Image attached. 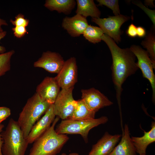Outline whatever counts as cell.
<instances>
[{
    "mask_svg": "<svg viewBox=\"0 0 155 155\" xmlns=\"http://www.w3.org/2000/svg\"><path fill=\"white\" fill-rule=\"evenodd\" d=\"M111 52L112 63L111 67L113 82L120 110L121 98L123 90L122 85L129 76L135 74L139 69L136 57L130 48L121 49L109 36L104 34L101 37Z\"/></svg>",
    "mask_w": 155,
    "mask_h": 155,
    "instance_id": "obj_1",
    "label": "cell"
},
{
    "mask_svg": "<svg viewBox=\"0 0 155 155\" xmlns=\"http://www.w3.org/2000/svg\"><path fill=\"white\" fill-rule=\"evenodd\" d=\"M60 118L57 117L50 127L36 139L28 155H56L69 140L65 134L57 133L55 127Z\"/></svg>",
    "mask_w": 155,
    "mask_h": 155,
    "instance_id": "obj_2",
    "label": "cell"
},
{
    "mask_svg": "<svg viewBox=\"0 0 155 155\" xmlns=\"http://www.w3.org/2000/svg\"><path fill=\"white\" fill-rule=\"evenodd\" d=\"M51 105L36 93L28 99L17 121L25 139L33 125Z\"/></svg>",
    "mask_w": 155,
    "mask_h": 155,
    "instance_id": "obj_3",
    "label": "cell"
},
{
    "mask_svg": "<svg viewBox=\"0 0 155 155\" xmlns=\"http://www.w3.org/2000/svg\"><path fill=\"white\" fill-rule=\"evenodd\" d=\"M1 134L3 140V155H25L29 144L17 121L10 119Z\"/></svg>",
    "mask_w": 155,
    "mask_h": 155,
    "instance_id": "obj_4",
    "label": "cell"
},
{
    "mask_svg": "<svg viewBox=\"0 0 155 155\" xmlns=\"http://www.w3.org/2000/svg\"><path fill=\"white\" fill-rule=\"evenodd\" d=\"M108 120L106 116L88 119H67L62 120L55 130L58 134H80L85 142H87L90 131L100 125L106 123Z\"/></svg>",
    "mask_w": 155,
    "mask_h": 155,
    "instance_id": "obj_5",
    "label": "cell"
},
{
    "mask_svg": "<svg viewBox=\"0 0 155 155\" xmlns=\"http://www.w3.org/2000/svg\"><path fill=\"white\" fill-rule=\"evenodd\" d=\"M130 48L137 59V66L141 70L143 77L147 79L150 82L152 90V100L155 101V75L154 70L155 69V63L150 57L146 50L139 45L133 44Z\"/></svg>",
    "mask_w": 155,
    "mask_h": 155,
    "instance_id": "obj_6",
    "label": "cell"
},
{
    "mask_svg": "<svg viewBox=\"0 0 155 155\" xmlns=\"http://www.w3.org/2000/svg\"><path fill=\"white\" fill-rule=\"evenodd\" d=\"M130 17L122 14L109 16L104 18H92L91 21L99 26L104 34L112 38L115 42L119 43L121 40L122 34L120 28Z\"/></svg>",
    "mask_w": 155,
    "mask_h": 155,
    "instance_id": "obj_7",
    "label": "cell"
},
{
    "mask_svg": "<svg viewBox=\"0 0 155 155\" xmlns=\"http://www.w3.org/2000/svg\"><path fill=\"white\" fill-rule=\"evenodd\" d=\"M74 87L60 90L54 103L53 109L56 116L63 120L68 119L76 106L77 100L73 96Z\"/></svg>",
    "mask_w": 155,
    "mask_h": 155,
    "instance_id": "obj_8",
    "label": "cell"
},
{
    "mask_svg": "<svg viewBox=\"0 0 155 155\" xmlns=\"http://www.w3.org/2000/svg\"><path fill=\"white\" fill-rule=\"evenodd\" d=\"M55 78L61 89L74 87L78 80V67L75 58L71 57L65 61L63 67Z\"/></svg>",
    "mask_w": 155,
    "mask_h": 155,
    "instance_id": "obj_9",
    "label": "cell"
},
{
    "mask_svg": "<svg viewBox=\"0 0 155 155\" xmlns=\"http://www.w3.org/2000/svg\"><path fill=\"white\" fill-rule=\"evenodd\" d=\"M81 92V99L89 109L95 113L100 108L113 104L106 96L94 88L82 89Z\"/></svg>",
    "mask_w": 155,
    "mask_h": 155,
    "instance_id": "obj_10",
    "label": "cell"
},
{
    "mask_svg": "<svg viewBox=\"0 0 155 155\" xmlns=\"http://www.w3.org/2000/svg\"><path fill=\"white\" fill-rule=\"evenodd\" d=\"M65 61L58 53L47 51L34 64L35 67L44 69L51 73H58L63 67Z\"/></svg>",
    "mask_w": 155,
    "mask_h": 155,
    "instance_id": "obj_11",
    "label": "cell"
},
{
    "mask_svg": "<svg viewBox=\"0 0 155 155\" xmlns=\"http://www.w3.org/2000/svg\"><path fill=\"white\" fill-rule=\"evenodd\" d=\"M55 116L54 112L53 104H52L44 115L32 127L26 139L29 144L33 143L50 127Z\"/></svg>",
    "mask_w": 155,
    "mask_h": 155,
    "instance_id": "obj_12",
    "label": "cell"
},
{
    "mask_svg": "<svg viewBox=\"0 0 155 155\" xmlns=\"http://www.w3.org/2000/svg\"><path fill=\"white\" fill-rule=\"evenodd\" d=\"M60 87L55 77H46L37 86L36 93L50 104H53L60 91Z\"/></svg>",
    "mask_w": 155,
    "mask_h": 155,
    "instance_id": "obj_13",
    "label": "cell"
},
{
    "mask_svg": "<svg viewBox=\"0 0 155 155\" xmlns=\"http://www.w3.org/2000/svg\"><path fill=\"white\" fill-rule=\"evenodd\" d=\"M121 135H111L106 132L96 144L94 145L88 155H108L119 141Z\"/></svg>",
    "mask_w": 155,
    "mask_h": 155,
    "instance_id": "obj_14",
    "label": "cell"
},
{
    "mask_svg": "<svg viewBox=\"0 0 155 155\" xmlns=\"http://www.w3.org/2000/svg\"><path fill=\"white\" fill-rule=\"evenodd\" d=\"M86 18L78 14L72 17H65L62 23V26L71 36L76 37L83 34L88 25Z\"/></svg>",
    "mask_w": 155,
    "mask_h": 155,
    "instance_id": "obj_15",
    "label": "cell"
},
{
    "mask_svg": "<svg viewBox=\"0 0 155 155\" xmlns=\"http://www.w3.org/2000/svg\"><path fill=\"white\" fill-rule=\"evenodd\" d=\"M136 153L130 136L128 126L125 124L120 142L108 155H137Z\"/></svg>",
    "mask_w": 155,
    "mask_h": 155,
    "instance_id": "obj_16",
    "label": "cell"
},
{
    "mask_svg": "<svg viewBox=\"0 0 155 155\" xmlns=\"http://www.w3.org/2000/svg\"><path fill=\"white\" fill-rule=\"evenodd\" d=\"M151 129L148 132L144 130V135L141 137H132L131 140L139 154H146L147 147L155 141V123L152 122Z\"/></svg>",
    "mask_w": 155,
    "mask_h": 155,
    "instance_id": "obj_17",
    "label": "cell"
},
{
    "mask_svg": "<svg viewBox=\"0 0 155 155\" xmlns=\"http://www.w3.org/2000/svg\"><path fill=\"white\" fill-rule=\"evenodd\" d=\"M76 14L81 15L86 18H100L101 12L93 0H77Z\"/></svg>",
    "mask_w": 155,
    "mask_h": 155,
    "instance_id": "obj_18",
    "label": "cell"
},
{
    "mask_svg": "<svg viewBox=\"0 0 155 155\" xmlns=\"http://www.w3.org/2000/svg\"><path fill=\"white\" fill-rule=\"evenodd\" d=\"M76 4L74 0H47L44 6L51 11L68 15L71 13Z\"/></svg>",
    "mask_w": 155,
    "mask_h": 155,
    "instance_id": "obj_19",
    "label": "cell"
},
{
    "mask_svg": "<svg viewBox=\"0 0 155 155\" xmlns=\"http://www.w3.org/2000/svg\"><path fill=\"white\" fill-rule=\"evenodd\" d=\"M95 113L89 109L82 100L80 99L77 100L74 110L68 119L83 120L94 119Z\"/></svg>",
    "mask_w": 155,
    "mask_h": 155,
    "instance_id": "obj_20",
    "label": "cell"
},
{
    "mask_svg": "<svg viewBox=\"0 0 155 155\" xmlns=\"http://www.w3.org/2000/svg\"><path fill=\"white\" fill-rule=\"evenodd\" d=\"M155 28L152 26L147 32L144 39L141 42L146 49L151 59L155 63Z\"/></svg>",
    "mask_w": 155,
    "mask_h": 155,
    "instance_id": "obj_21",
    "label": "cell"
},
{
    "mask_svg": "<svg viewBox=\"0 0 155 155\" xmlns=\"http://www.w3.org/2000/svg\"><path fill=\"white\" fill-rule=\"evenodd\" d=\"M104 34L99 27L88 25L83 34V36L88 41L94 44L100 42L101 37Z\"/></svg>",
    "mask_w": 155,
    "mask_h": 155,
    "instance_id": "obj_22",
    "label": "cell"
},
{
    "mask_svg": "<svg viewBox=\"0 0 155 155\" xmlns=\"http://www.w3.org/2000/svg\"><path fill=\"white\" fill-rule=\"evenodd\" d=\"M14 53L13 50L0 54V76L5 74L10 69V60Z\"/></svg>",
    "mask_w": 155,
    "mask_h": 155,
    "instance_id": "obj_23",
    "label": "cell"
},
{
    "mask_svg": "<svg viewBox=\"0 0 155 155\" xmlns=\"http://www.w3.org/2000/svg\"><path fill=\"white\" fill-rule=\"evenodd\" d=\"M98 6H105L112 10L115 16L120 14L118 0H97Z\"/></svg>",
    "mask_w": 155,
    "mask_h": 155,
    "instance_id": "obj_24",
    "label": "cell"
},
{
    "mask_svg": "<svg viewBox=\"0 0 155 155\" xmlns=\"http://www.w3.org/2000/svg\"><path fill=\"white\" fill-rule=\"evenodd\" d=\"M132 3L137 5L146 14L151 20L153 24V26L155 28V11L150 9L145 6L140 1H133Z\"/></svg>",
    "mask_w": 155,
    "mask_h": 155,
    "instance_id": "obj_25",
    "label": "cell"
},
{
    "mask_svg": "<svg viewBox=\"0 0 155 155\" xmlns=\"http://www.w3.org/2000/svg\"><path fill=\"white\" fill-rule=\"evenodd\" d=\"M14 20H11L10 22L15 26H23L26 27L28 24L29 20L25 19L24 16L21 14H19L16 16Z\"/></svg>",
    "mask_w": 155,
    "mask_h": 155,
    "instance_id": "obj_26",
    "label": "cell"
},
{
    "mask_svg": "<svg viewBox=\"0 0 155 155\" xmlns=\"http://www.w3.org/2000/svg\"><path fill=\"white\" fill-rule=\"evenodd\" d=\"M12 30L15 36L18 38L22 37L27 33L26 27L23 26H15L12 28Z\"/></svg>",
    "mask_w": 155,
    "mask_h": 155,
    "instance_id": "obj_27",
    "label": "cell"
},
{
    "mask_svg": "<svg viewBox=\"0 0 155 155\" xmlns=\"http://www.w3.org/2000/svg\"><path fill=\"white\" fill-rule=\"evenodd\" d=\"M11 114V111L6 107H0V124L6 119Z\"/></svg>",
    "mask_w": 155,
    "mask_h": 155,
    "instance_id": "obj_28",
    "label": "cell"
},
{
    "mask_svg": "<svg viewBox=\"0 0 155 155\" xmlns=\"http://www.w3.org/2000/svg\"><path fill=\"white\" fill-rule=\"evenodd\" d=\"M137 27L133 24L131 23L128 26L126 31L127 34L129 37L134 38L137 36Z\"/></svg>",
    "mask_w": 155,
    "mask_h": 155,
    "instance_id": "obj_29",
    "label": "cell"
},
{
    "mask_svg": "<svg viewBox=\"0 0 155 155\" xmlns=\"http://www.w3.org/2000/svg\"><path fill=\"white\" fill-rule=\"evenodd\" d=\"M137 36L139 37L145 36L146 34V32L145 29L141 26L137 27Z\"/></svg>",
    "mask_w": 155,
    "mask_h": 155,
    "instance_id": "obj_30",
    "label": "cell"
},
{
    "mask_svg": "<svg viewBox=\"0 0 155 155\" xmlns=\"http://www.w3.org/2000/svg\"><path fill=\"white\" fill-rule=\"evenodd\" d=\"M4 127L3 124H0V155H3L2 152V148L3 143V140L1 136V133Z\"/></svg>",
    "mask_w": 155,
    "mask_h": 155,
    "instance_id": "obj_31",
    "label": "cell"
},
{
    "mask_svg": "<svg viewBox=\"0 0 155 155\" xmlns=\"http://www.w3.org/2000/svg\"><path fill=\"white\" fill-rule=\"evenodd\" d=\"M6 34V32L3 31L0 32V41L3 38H4ZM6 51L5 48L2 46L0 45V54L4 53Z\"/></svg>",
    "mask_w": 155,
    "mask_h": 155,
    "instance_id": "obj_32",
    "label": "cell"
},
{
    "mask_svg": "<svg viewBox=\"0 0 155 155\" xmlns=\"http://www.w3.org/2000/svg\"><path fill=\"white\" fill-rule=\"evenodd\" d=\"M154 2V0H145L144 1V4L146 5L152 7H155Z\"/></svg>",
    "mask_w": 155,
    "mask_h": 155,
    "instance_id": "obj_33",
    "label": "cell"
},
{
    "mask_svg": "<svg viewBox=\"0 0 155 155\" xmlns=\"http://www.w3.org/2000/svg\"><path fill=\"white\" fill-rule=\"evenodd\" d=\"M7 25V23L5 20L0 18V32L3 31L1 26L3 25Z\"/></svg>",
    "mask_w": 155,
    "mask_h": 155,
    "instance_id": "obj_34",
    "label": "cell"
},
{
    "mask_svg": "<svg viewBox=\"0 0 155 155\" xmlns=\"http://www.w3.org/2000/svg\"><path fill=\"white\" fill-rule=\"evenodd\" d=\"M69 155H79V154L76 153H70Z\"/></svg>",
    "mask_w": 155,
    "mask_h": 155,
    "instance_id": "obj_35",
    "label": "cell"
},
{
    "mask_svg": "<svg viewBox=\"0 0 155 155\" xmlns=\"http://www.w3.org/2000/svg\"><path fill=\"white\" fill-rule=\"evenodd\" d=\"M60 155H67V154L65 153H63L62 154H61Z\"/></svg>",
    "mask_w": 155,
    "mask_h": 155,
    "instance_id": "obj_36",
    "label": "cell"
},
{
    "mask_svg": "<svg viewBox=\"0 0 155 155\" xmlns=\"http://www.w3.org/2000/svg\"><path fill=\"white\" fill-rule=\"evenodd\" d=\"M140 155H146V154H139Z\"/></svg>",
    "mask_w": 155,
    "mask_h": 155,
    "instance_id": "obj_37",
    "label": "cell"
}]
</instances>
